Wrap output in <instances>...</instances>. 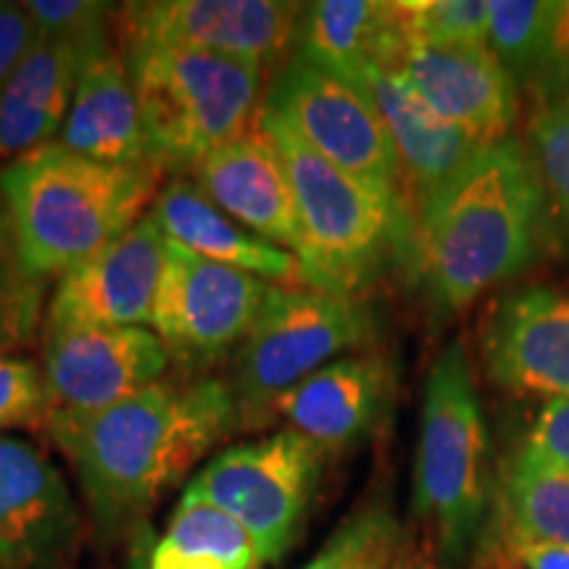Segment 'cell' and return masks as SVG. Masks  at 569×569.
I'll return each instance as SVG.
<instances>
[{
  "instance_id": "cell-24",
  "label": "cell",
  "mask_w": 569,
  "mask_h": 569,
  "mask_svg": "<svg viewBox=\"0 0 569 569\" xmlns=\"http://www.w3.org/2000/svg\"><path fill=\"white\" fill-rule=\"evenodd\" d=\"M501 538L569 546V472L515 453L498 490Z\"/></svg>"
},
{
  "instance_id": "cell-7",
  "label": "cell",
  "mask_w": 569,
  "mask_h": 569,
  "mask_svg": "<svg viewBox=\"0 0 569 569\" xmlns=\"http://www.w3.org/2000/svg\"><path fill=\"white\" fill-rule=\"evenodd\" d=\"M375 336V315L361 298L272 284L251 332L234 351L230 388L240 430H264L277 398L340 353L369 346Z\"/></svg>"
},
{
  "instance_id": "cell-29",
  "label": "cell",
  "mask_w": 569,
  "mask_h": 569,
  "mask_svg": "<svg viewBox=\"0 0 569 569\" xmlns=\"http://www.w3.org/2000/svg\"><path fill=\"white\" fill-rule=\"evenodd\" d=\"M398 17L409 46H488V0H407Z\"/></svg>"
},
{
  "instance_id": "cell-18",
  "label": "cell",
  "mask_w": 569,
  "mask_h": 569,
  "mask_svg": "<svg viewBox=\"0 0 569 569\" xmlns=\"http://www.w3.org/2000/svg\"><path fill=\"white\" fill-rule=\"evenodd\" d=\"M348 82L365 90L380 113L401 167L403 198L407 206L415 203L417 211L482 151L467 132L446 122L422 101L401 69L367 67Z\"/></svg>"
},
{
  "instance_id": "cell-20",
  "label": "cell",
  "mask_w": 569,
  "mask_h": 569,
  "mask_svg": "<svg viewBox=\"0 0 569 569\" xmlns=\"http://www.w3.org/2000/svg\"><path fill=\"white\" fill-rule=\"evenodd\" d=\"M103 51H90L77 42L38 34L17 71L0 90V156L3 159L13 161L59 138L84 67Z\"/></svg>"
},
{
  "instance_id": "cell-30",
  "label": "cell",
  "mask_w": 569,
  "mask_h": 569,
  "mask_svg": "<svg viewBox=\"0 0 569 569\" xmlns=\"http://www.w3.org/2000/svg\"><path fill=\"white\" fill-rule=\"evenodd\" d=\"M530 156L546 201L569 224V92L532 119Z\"/></svg>"
},
{
  "instance_id": "cell-13",
  "label": "cell",
  "mask_w": 569,
  "mask_h": 569,
  "mask_svg": "<svg viewBox=\"0 0 569 569\" xmlns=\"http://www.w3.org/2000/svg\"><path fill=\"white\" fill-rule=\"evenodd\" d=\"M82 515L53 461L0 436V569H77Z\"/></svg>"
},
{
  "instance_id": "cell-2",
  "label": "cell",
  "mask_w": 569,
  "mask_h": 569,
  "mask_svg": "<svg viewBox=\"0 0 569 569\" xmlns=\"http://www.w3.org/2000/svg\"><path fill=\"white\" fill-rule=\"evenodd\" d=\"M546 193L532 156L509 138L482 148L417 211V267L432 298L459 311L511 280L538 251Z\"/></svg>"
},
{
  "instance_id": "cell-33",
  "label": "cell",
  "mask_w": 569,
  "mask_h": 569,
  "mask_svg": "<svg viewBox=\"0 0 569 569\" xmlns=\"http://www.w3.org/2000/svg\"><path fill=\"white\" fill-rule=\"evenodd\" d=\"M525 457L569 472V398H553L530 425Z\"/></svg>"
},
{
  "instance_id": "cell-27",
  "label": "cell",
  "mask_w": 569,
  "mask_h": 569,
  "mask_svg": "<svg viewBox=\"0 0 569 569\" xmlns=\"http://www.w3.org/2000/svg\"><path fill=\"white\" fill-rule=\"evenodd\" d=\"M46 280L21 264L9 213L0 201V359L34 340L46 322Z\"/></svg>"
},
{
  "instance_id": "cell-37",
  "label": "cell",
  "mask_w": 569,
  "mask_h": 569,
  "mask_svg": "<svg viewBox=\"0 0 569 569\" xmlns=\"http://www.w3.org/2000/svg\"><path fill=\"white\" fill-rule=\"evenodd\" d=\"M148 569H230V567L222 565L219 559L206 557V553L177 549V546L167 543V540L159 536L151 549Z\"/></svg>"
},
{
  "instance_id": "cell-35",
  "label": "cell",
  "mask_w": 569,
  "mask_h": 569,
  "mask_svg": "<svg viewBox=\"0 0 569 569\" xmlns=\"http://www.w3.org/2000/svg\"><path fill=\"white\" fill-rule=\"evenodd\" d=\"M546 96L551 92H569V0H559L557 13H553L551 24V42H549V59H546L543 77H540L538 88Z\"/></svg>"
},
{
  "instance_id": "cell-15",
  "label": "cell",
  "mask_w": 569,
  "mask_h": 569,
  "mask_svg": "<svg viewBox=\"0 0 569 569\" xmlns=\"http://www.w3.org/2000/svg\"><path fill=\"white\" fill-rule=\"evenodd\" d=\"M396 372L380 353L340 356L290 388L269 409L267 425L282 422L319 451L340 453L372 436L388 415Z\"/></svg>"
},
{
  "instance_id": "cell-1",
  "label": "cell",
  "mask_w": 569,
  "mask_h": 569,
  "mask_svg": "<svg viewBox=\"0 0 569 569\" xmlns=\"http://www.w3.org/2000/svg\"><path fill=\"white\" fill-rule=\"evenodd\" d=\"M240 430L232 388L219 377L161 380L96 415L51 411L46 432L69 459L98 536H130L169 490Z\"/></svg>"
},
{
  "instance_id": "cell-16",
  "label": "cell",
  "mask_w": 569,
  "mask_h": 569,
  "mask_svg": "<svg viewBox=\"0 0 569 569\" xmlns=\"http://www.w3.org/2000/svg\"><path fill=\"white\" fill-rule=\"evenodd\" d=\"M482 359L498 388L569 398V293L525 288L503 296L482 327Z\"/></svg>"
},
{
  "instance_id": "cell-31",
  "label": "cell",
  "mask_w": 569,
  "mask_h": 569,
  "mask_svg": "<svg viewBox=\"0 0 569 569\" xmlns=\"http://www.w3.org/2000/svg\"><path fill=\"white\" fill-rule=\"evenodd\" d=\"M24 9L38 27V34L77 42L90 51L111 48V3H98V0H27Z\"/></svg>"
},
{
  "instance_id": "cell-36",
  "label": "cell",
  "mask_w": 569,
  "mask_h": 569,
  "mask_svg": "<svg viewBox=\"0 0 569 569\" xmlns=\"http://www.w3.org/2000/svg\"><path fill=\"white\" fill-rule=\"evenodd\" d=\"M503 546L509 559L525 569H569V546L530 538H503Z\"/></svg>"
},
{
  "instance_id": "cell-32",
  "label": "cell",
  "mask_w": 569,
  "mask_h": 569,
  "mask_svg": "<svg viewBox=\"0 0 569 569\" xmlns=\"http://www.w3.org/2000/svg\"><path fill=\"white\" fill-rule=\"evenodd\" d=\"M51 415L42 367L19 356L0 359V436L9 430L46 427Z\"/></svg>"
},
{
  "instance_id": "cell-12",
  "label": "cell",
  "mask_w": 569,
  "mask_h": 569,
  "mask_svg": "<svg viewBox=\"0 0 569 569\" xmlns=\"http://www.w3.org/2000/svg\"><path fill=\"white\" fill-rule=\"evenodd\" d=\"M172 356L151 327H42L51 411L96 415L167 380Z\"/></svg>"
},
{
  "instance_id": "cell-6",
  "label": "cell",
  "mask_w": 569,
  "mask_h": 569,
  "mask_svg": "<svg viewBox=\"0 0 569 569\" xmlns=\"http://www.w3.org/2000/svg\"><path fill=\"white\" fill-rule=\"evenodd\" d=\"M142 130L156 167L190 169L251 130L267 71L259 63L167 46H127Z\"/></svg>"
},
{
  "instance_id": "cell-17",
  "label": "cell",
  "mask_w": 569,
  "mask_h": 569,
  "mask_svg": "<svg viewBox=\"0 0 569 569\" xmlns=\"http://www.w3.org/2000/svg\"><path fill=\"white\" fill-rule=\"evenodd\" d=\"M398 69L438 117L478 146L509 140L519 109L517 82L488 46H409Z\"/></svg>"
},
{
  "instance_id": "cell-38",
  "label": "cell",
  "mask_w": 569,
  "mask_h": 569,
  "mask_svg": "<svg viewBox=\"0 0 569 569\" xmlns=\"http://www.w3.org/2000/svg\"><path fill=\"white\" fill-rule=\"evenodd\" d=\"M156 532L151 522L142 525L130 536V551H127V569H148V559H151V549L156 543Z\"/></svg>"
},
{
  "instance_id": "cell-25",
  "label": "cell",
  "mask_w": 569,
  "mask_h": 569,
  "mask_svg": "<svg viewBox=\"0 0 569 569\" xmlns=\"http://www.w3.org/2000/svg\"><path fill=\"white\" fill-rule=\"evenodd\" d=\"M409 538L386 503H367L301 569H407Z\"/></svg>"
},
{
  "instance_id": "cell-34",
  "label": "cell",
  "mask_w": 569,
  "mask_h": 569,
  "mask_svg": "<svg viewBox=\"0 0 569 569\" xmlns=\"http://www.w3.org/2000/svg\"><path fill=\"white\" fill-rule=\"evenodd\" d=\"M38 40V27L24 3L0 0V90L24 59L32 42Z\"/></svg>"
},
{
  "instance_id": "cell-3",
  "label": "cell",
  "mask_w": 569,
  "mask_h": 569,
  "mask_svg": "<svg viewBox=\"0 0 569 569\" xmlns=\"http://www.w3.org/2000/svg\"><path fill=\"white\" fill-rule=\"evenodd\" d=\"M161 174L156 163L84 159L56 140L9 161L0 169V201L21 264L46 282L82 267L146 217Z\"/></svg>"
},
{
  "instance_id": "cell-21",
  "label": "cell",
  "mask_w": 569,
  "mask_h": 569,
  "mask_svg": "<svg viewBox=\"0 0 569 569\" xmlns=\"http://www.w3.org/2000/svg\"><path fill=\"white\" fill-rule=\"evenodd\" d=\"M148 213L167 234V240L180 243L203 259L243 269L267 282L306 288L303 269L293 253L240 227L219 206H213L190 177H172L167 184H161Z\"/></svg>"
},
{
  "instance_id": "cell-23",
  "label": "cell",
  "mask_w": 569,
  "mask_h": 569,
  "mask_svg": "<svg viewBox=\"0 0 569 569\" xmlns=\"http://www.w3.org/2000/svg\"><path fill=\"white\" fill-rule=\"evenodd\" d=\"M409 51L398 3L317 0L301 3L296 53L351 80L367 67L398 69Z\"/></svg>"
},
{
  "instance_id": "cell-19",
  "label": "cell",
  "mask_w": 569,
  "mask_h": 569,
  "mask_svg": "<svg viewBox=\"0 0 569 569\" xmlns=\"http://www.w3.org/2000/svg\"><path fill=\"white\" fill-rule=\"evenodd\" d=\"M198 190L256 238L298 253V217L280 159L269 140L251 130L188 169Z\"/></svg>"
},
{
  "instance_id": "cell-22",
  "label": "cell",
  "mask_w": 569,
  "mask_h": 569,
  "mask_svg": "<svg viewBox=\"0 0 569 569\" xmlns=\"http://www.w3.org/2000/svg\"><path fill=\"white\" fill-rule=\"evenodd\" d=\"M56 142L113 167L153 163L124 53L109 48L88 61Z\"/></svg>"
},
{
  "instance_id": "cell-14",
  "label": "cell",
  "mask_w": 569,
  "mask_h": 569,
  "mask_svg": "<svg viewBox=\"0 0 569 569\" xmlns=\"http://www.w3.org/2000/svg\"><path fill=\"white\" fill-rule=\"evenodd\" d=\"M167 234L151 213L56 284L42 327H151L167 269Z\"/></svg>"
},
{
  "instance_id": "cell-26",
  "label": "cell",
  "mask_w": 569,
  "mask_h": 569,
  "mask_svg": "<svg viewBox=\"0 0 569 569\" xmlns=\"http://www.w3.org/2000/svg\"><path fill=\"white\" fill-rule=\"evenodd\" d=\"M488 48L517 84L538 88L549 59L557 3L543 0H488Z\"/></svg>"
},
{
  "instance_id": "cell-11",
  "label": "cell",
  "mask_w": 569,
  "mask_h": 569,
  "mask_svg": "<svg viewBox=\"0 0 569 569\" xmlns=\"http://www.w3.org/2000/svg\"><path fill=\"white\" fill-rule=\"evenodd\" d=\"M127 46H167L277 71L298 46L301 3L284 0H142L119 9Z\"/></svg>"
},
{
  "instance_id": "cell-28",
  "label": "cell",
  "mask_w": 569,
  "mask_h": 569,
  "mask_svg": "<svg viewBox=\"0 0 569 569\" xmlns=\"http://www.w3.org/2000/svg\"><path fill=\"white\" fill-rule=\"evenodd\" d=\"M161 538L182 551L219 559L230 569H261L264 565L251 532L227 511L203 501L180 498Z\"/></svg>"
},
{
  "instance_id": "cell-4",
  "label": "cell",
  "mask_w": 569,
  "mask_h": 569,
  "mask_svg": "<svg viewBox=\"0 0 569 569\" xmlns=\"http://www.w3.org/2000/svg\"><path fill=\"white\" fill-rule=\"evenodd\" d=\"M253 127L274 148L293 190L306 288L359 298L393 256H415L417 222L401 198L322 159L261 106Z\"/></svg>"
},
{
  "instance_id": "cell-9",
  "label": "cell",
  "mask_w": 569,
  "mask_h": 569,
  "mask_svg": "<svg viewBox=\"0 0 569 569\" xmlns=\"http://www.w3.org/2000/svg\"><path fill=\"white\" fill-rule=\"evenodd\" d=\"M259 106L322 159L407 203L393 140L365 90L293 53L269 74Z\"/></svg>"
},
{
  "instance_id": "cell-10",
  "label": "cell",
  "mask_w": 569,
  "mask_h": 569,
  "mask_svg": "<svg viewBox=\"0 0 569 569\" xmlns=\"http://www.w3.org/2000/svg\"><path fill=\"white\" fill-rule=\"evenodd\" d=\"M269 288L261 277L217 264L169 240L151 330L172 361L198 372L238 351Z\"/></svg>"
},
{
  "instance_id": "cell-5",
  "label": "cell",
  "mask_w": 569,
  "mask_h": 569,
  "mask_svg": "<svg viewBox=\"0 0 569 569\" xmlns=\"http://www.w3.org/2000/svg\"><path fill=\"white\" fill-rule=\"evenodd\" d=\"M493 501L490 438L465 340L432 361L425 382L415 461V515L432 551L461 565Z\"/></svg>"
},
{
  "instance_id": "cell-39",
  "label": "cell",
  "mask_w": 569,
  "mask_h": 569,
  "mask_svg": "<svg viewBox=\"0 0 569 569\" xmlns=\"http://www.w3.org/2000/svg\"><path fill=\"white\" fill-rule=\"evenodd\" d=\"M415 569H436V567H415Z\"/></svg>"
},
{
  "instance_id": "cell-8",
  "label": "cell",
  "mask_w": 569,
  "mask_h": 569,
  "mask_svg": "<svg viewBox=\"0 0 569 569\" xmlns=\"http://www.w3.org/2000/svg\"><path fill=\"white\" fill-rule=\"evenodd\" d=\"M325 453L293 430L227 446L198 469L182 498L203 501L251 532L264 565H274L301 536L322 478Z\"/></svg>"
}]
</instances>
